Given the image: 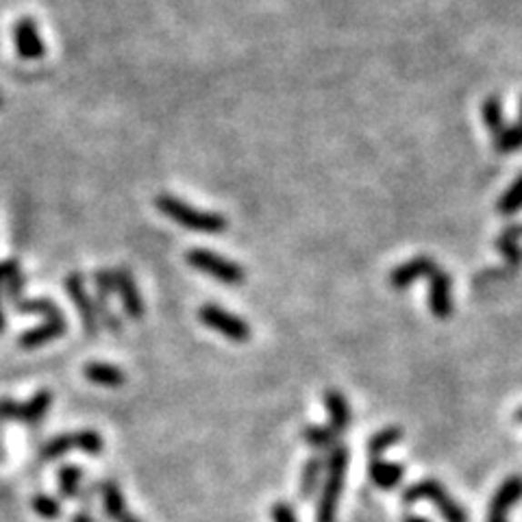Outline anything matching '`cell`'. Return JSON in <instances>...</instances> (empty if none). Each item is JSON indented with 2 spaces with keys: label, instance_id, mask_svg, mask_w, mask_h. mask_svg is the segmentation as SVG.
Returning <instances> with one entry per match:
<instances>
[{
  "label": "cell",
  "instance_id": "obj_1",
  "mask_svg": "<svg viewBox=\"0 0 522 522\" xmlns=\"http://www.w3.org/2000/svg\"><path fill=\"white\" fill-rule=\"evenodd\" d=\"M155 205L166 218H170L176 225H181L183 229L196 231V233H225L229 229V220L225 216L216 214V211H203L194 205L181 201V198L172 196V194H159L155 198Z\"/></svg>",
  "mask_w": 522,
  "mask_h": 522
},
{
  "label": "cell",
  "instance_id": "obj_2",
  "mask_svg": "<svg viewBox=\"0 0 522 522\" xmlns=\"http://www.w3.org/2000/svg\"><path fill=\"white\" fill-rule=\"evenodd\" d=\"M348 462H351L348 448L342 447V444H336L329 451V459H326V479L325 487H322L318 509H316V522H336Z\"/></svg>",
  "mask_w": 522,
  "mask_h": 522
},
{
  "label": "cell",
  "instance_id": "obj_3",
  "mask_svg": "<svg viewBox=\"0 0 522 522\" xmlns=\"http://www.w3.org/2000/svg\"><path fill=\"white\" fill-rule=\"evenodd\" d=\"M420 501H431L433 507L440 512L444 522H468V514H466V509L455 501L440 481L425 479L420 483H414V486H409L407 490L403 492L405 505H416Z\"/></svg>",
  "mask_w": 522,
  "mask_h": 522
},
{
  "label": "cell",
  "instance_id": "obj_4",
  "mask_svg": "<svg viewBox=\"0 0 522 522\" xmlns=\"http://www.w3.org/2000/svg\"><path fill=\"white\" fill-rule=\"evenodd\" d=\"M187 264L192 268L205 272V275L214 276L216 281L225 283V286H242L246 281V270L237 266L236 261L222 257L218 253L205 251V248H194L186 255Z\"/></svg>",
  "mask_w": 522,
  "mask_h": 522
},
{
  "label": "cell",
  "instance_id": "obj_5",
  "mask_svg": "<svg viewBox=\"0 0 522 522\" xmlns=\"http://www.w3.org/2000/svg\"><path fill=\"white\" fill-rule=\"evenodd\" d=\"M72 448H81L83 453L98 457L105 451V440L101 433L85 429V431H75V433H61L42 448V459L51 462V459H59L64 455H68Z\"/></svg>",
  "mask_w": 522,
  "mask_h": 522
},
{
  "label": "cell",
  "instance_id": "obj_6",
  "mask_svg": "<svg viewBox=\"0 0 522 522\" xmlns=\"http://www.w3.org/2000/svg\"><path fill=\"white\" fill-rule=\"evenodd\" d=\"M198 318L205 326L214 329L220 336H225L231 342H248L251 340V325L246 320L237 318L236 314L226 312L218 305H203Z\"/></svg>",
  "mask_w": 522,
  "mask_h": 522
},
{
  "label": "cell",
  "instance_id": "obj_7",
  "mask_svg": "<svg viewBox=\"0 0 522 522\" xmlns=\"http://www.w3.org/2000/svg\"><path fill=\"white\" fill-rule=\"evenodd\" d=\"M53 405V394L48 390L37 392L29 403H15L5 398L0 401V418L3 420H15L25 422V425H40L44 416Z\"/></svg>",
  "mask_w": 522,
  "mask_h": 522
},
{
  "label": "cell",
  "instance_id": "obj_8",
  "mask_svg": "<svg viewBox=\"0 0 522 522\" xmlns=\"http://www.w3.org/2000/svg\"><path fill=\"white\" fill-rule=\"evenodd\" d=\"M14 46L22 59H42L46 53V44L42 40V33L37 22L31 15H22L14 25Z\"/></svg>",
  "mask_w": 522,
  "mask_h": 522
},
{
  "label": "cell",
  "instance_id": "obj_9",
  "mask_svg": "<svg viewBox=\"0 0 522 522\" xmlns=\"http://www.w3.org/2000/svg\"><path fill=\"white\" fill-rule=\"evenodd\" d=\"M65 292H68L72 303H75L76 309H79L85 331L90 333V336H96L98 320L101 318H98L96 305H94L90 294L85 290V279H83L81 272H72V275L65 276Z\"/></svg>",
  "mask_w": 522,
  "mask_h": 522
},
{
  "label": "cell",
  "instance_id": "obj_10",
  "mask_svg": "<svg viewBox=\"0 0 522 522\" xmlns=\"http://www.w3.org/2000/svg\"><path fill=\"white\" fill-rule=\"evenodd\" d=\"M429 309L437 320H448L453 316V279L442 268L429 276Z\"/></svg>",
  "mask_w": 522,
  "mask_h": 522
},
{
  "label": "cell",
  "instance_id": "obj_11",
  "mask_svg": "<svg viewBox=\"0 0 522 522\" xmlns=\"http://www.w3.org/2000/svg\"><path fill=\"white\" fill-rule=\"evenodd\" d=\"M520 498H522V477L518 475L507 477V479L498 486L497 494L492 497L486 522H507L509 512H512L514 505L518 503Z\"/></svg>",
  "mask_w": 522,
  "mask_h": 522
},
{
  "label": "cell",
  "instance_id": "obj_12",
  "mask_svg": "<svg viewBox=\"0 0 522 522\" xmlns=\"http://www.w3.org/2000/svg\"><path fill=\"white\" fill-rule=\"evenodd\" d=\"M114 292H118L126 316H129L131 320H142L144 301L140 287H137L136 279H133V275L126 268L114 270Z\"/></svg>",
  "mask_w": 522,
  "mask_h": 522
},
{
  "label": "cell",
  "instance_id": "obj_13",
  "mask_svg": "<svg viewBox=\"0 0 522 522\" xmlns=\"http://www.w3.org/2000/svg\"><path fill=\"white\" fill-rule=\"evenodd\" d=\"M437 268H440V266H437L431 257H427V255H420V257L409 259L407 264L398 266V268L392 270L390 286L394 287V290H405V287H409L412 283H416L418 279L431 276Z\"/></svg>",
  "mask_w": 522,
  "mask_h": 522
},
{
  "label": "cell",
  "instance_id": "obj_14",
  "mask_svg": "<svg viewBox=\"0 0 522 522\" xmlns=\"http://www.w3.org/2000/svg\"><path fill=\"white\" fill-rule=\"evenodd\" d=\"M368 475L376 487H381V490H394V487L405 479V466L386 462L383 457H372Z\"/></svg>",
  "mask_w": 522,
  "mask_h": 522
},
{
  "label": "cell",
  "instance_id": "obj_15",
  "mask_svg": "<svg viewBox=\"0 0 522 522\" xmlns=\"http://www.w3.org/2000/svg\"><path fill=\"white\" fill-rule=\"evenodd\" d=\"M98 490H101V497H103L105 514H107L111 520L114 522H129L133 518V514H129V509H126L125 494H122L118 483L103 481L101 486H98Z\"/></svg>",
  "mask_w": 522,
  "mask_h": 522
},
{
  "label": "cell",
  "instance_id": "obj_16",
  "mask_svg": "<svg viewBox=\"0 0 522 522\" xmlns=\"http://www.w3.org/2000/svg\"><path fill=\"white\" fill-rule=\"evenodd\" d=\"M325 409L329 414V427L340 436L351 425V405L344 398L342 392L329 390L325 394Z\"/></svg>",
  "mask_w": 522,
  "mask_h": 522
},
{
  "label": "cell",
  "instance_id": "obj_17",
  "mask_svg": "<svg viewBox=\"0 0 522 522\" xmlns=\"http://www.w3.org/2000/svg\"><path fill=\"white\" fill-rule=\"evenodd\" d=\"M65 333V320H46L44 325L35 326V329H29L20 336V346L22 348H37L42 344L59 340Z\"/></svg>",
  "mask_w": 522,
  "mask_h": 522
},
{
  "label": "cell",
  "instance_id": "obj_18",
  "mask_svg": "<svg viewBox=\"0 0 522 522\" xmlns=\"http://www.w3.org/2000/svg\"><path fill=\"white\" fill-rule=\"evenodd\" d=\"M83 376L101 387H122L126 381L125 370H120L118 366L105 364V362L85 364V368H83Z\"/></svg>",
  "mask_w": 522,
  "mask_h": 522
},
{
  "label": "cell",
  "instance_id": "obj_19",
  "mask_svg": "<svg viewBox=\"0 0 522 522\" xmlns=\"http://www.w3.org/2000/svg\"><path fill=\"white\" fill-rule=\"evenodd\" d=\"M0 275H3V286L7 287V296L11 303L25 296V275H22L18 259L3 261L0 264Z\"/></svg>",
  "mask_w": 522,
  "mask_h": 522
},
{
  "label": "cell",
  "instance_id": "obj_20",
  "mask_svg": "<svg viewBox=\"0 0 522 522\" xmlns=\"http://www.w3.org/2000/svg\"><path fill=\"white\" fill-rule=\"evenodd\" d=\"M520 237H522V225L509 226L507 231H503V236L497 240V248L503 253L505 261L514 268L522 266V248H520Z\"/></svg>",
  "mask_w": 522,
  "mask_h": 522
},
{
  "label": "cell",
  "instance_id": "obj_21",
  "mask_svg": "<svg viewBox=\"0 0 522 522\" xmlns=\"http://www.w3.org/2000/svg\"><path fill=\"white\" fill-rule=\"evenodd\" d=\"M14 305L15 309L22 314H37V316H46V320H61L64 314H61L59 305L48 301V298H18Z\"/></svg>",
  "mask_w": 522,
  "mask_h": 522
},
{
  "label": "cell",
  "instance_id": "obj_22",
  "mask_svg": "<svg viewBox=\"0 0 522 522\" xmlns=\"http://www.w3.org/2000/svg\"><path fill=\"white\" fill-rule=\"evenodd\" d=\"M522 148V122L518 120L514 126H505L501 133L494 136V151L501 155L516 153Z\"/></svg>",
  "mask_w": 522,
  "mask_h": 522
},
{
  "label": "cell",
  "instance_id": "obj_23",
  "mask_svg": "<svg viewBox=\"0 0 522 522\" xmlns=\"http://www.w3.org/2000/svg\"><path fill=\"white\" fill-rule=\"evenodd\" d=\"M481 115H483V122H486L487 129L492 131V136H497V133H501L505 126V114H503V105H501V98L498 96H490L483 101V107H481Z\"/></svg>",
  "mask_w": 522,
  "mask_h": 522
},
{
  "label": "cell",
  "instance_id": "obj_24",
  "mask_svg": "<svg viewBox=\"0 0 522 522\" xmlns=\"http://www.w3.org/2000/svg\"><path fill=\"white\" fill-rule=\"evenodd\" d=\"M59 492L64 498H76L81 494L83 470L79 466H64L59 470Z\"/></svg>",
  "mask_w": 522,
  "mask_h": 522
},
{
  "label": "cell",
  "instance_id": "obj_25",
  "mask_svg": "<svg viewBox=\"0 0 522 522\" xmlns=\"http://www.w3.org/2000/svg\"><path fill=\"white\" fill-rule=\"evenodd\" d=\"M401 440H403V431L397 429V427H387V429L375 433L368 442L370 457H381L387 448H392L394 444H398Z\"/></svg>",
  "mask_w": 522,
  "mask_h": 522
},
{
  "label": "cell",
  "instance_id": "obj_26",
  "mask_svg": "<svg viewBox=\"0 0 522 522\" xmlns=\"http://www.w3.org/2000/svg\"><path fill=\"white\" fill-rule=\"evenodd\" d=\"M520 209H522V175L509 186V190L505 192L497 203V211L501 216H514L518 214Z\"/></svg>",
  "mask_w": 522,
  "mask_h": 522
},
{
  "label": "cell",
  "instance_id": "obj_27",
  "mask_svg": "<svg viewBox=\"0 0 522 522\" xmlns=\"http://www.w3.org/2000/svg\"><path fill=\"white\" fill-rule=\"evenodd\" d=\"M303 436L305 442H307L309 447L318 448V451H322V448H329L331 451L337 444V433L333 431L331 427H307V429L303 431Z\"/></svg>",
  "mask_w": 522,
  "mask_h": 522
},
{
  "label": "cell",
  "instance_id": "obj_28",
  "mask_svg": "<svg viewBox=\"0 0 522 522\" xmlns=\"http://www.w3.org/2000/svg\"><path fill=\"white\" fill-rule=\"evenodd\" d=\"M320 472H322V459L318 457L309 459L301 475V498H312L316 486H318L320 481Z\"/></svg>",
  "mask_w": 522,
  "mask_h": 522
},
{
  "label": "cell",
  "instance_id": "obj_29",
  "mask_svg": "<svg viewBox=\"0 0 522 522\" xmlns=\"http://www.w3.org/2000/svg\"><path fill=\"white\" fill-rule=\"evenodd\" d=\"M31 507H33V512H35L37 516H42V518H46V520H55L61 516L59 501L57 498L48 497V494H37V497H33Z\"/></svg>",
  "mask_w": 522,
  "mask_h": 522
},
{
  "label": "cell",
  "instance_id": "obj_30",
  "mask_svg": "<svg viewBox=\"0 0 522 522\" xmlns=\"http://www.w3.org/2000/svg\"><path fill=\"white\" fill-rule=\"evenodd\" d=\"M272 522H298V518L287 503H275L272 505Z\"/></svg>",
  "mask_w": 522,
  "mask_h": 522
},
{
  "label": "cell",
  "instance_id": "obj_31",
  "mask_svg": "<svg viewBox=\"0 0 522 522\" xmlns=\"http://www.w3.org/2000/svg\"><path fill=\"white\" fill-rule=\"evenodd\" d=\"M70 522H96V520H94L92 516L87 514V512H79V514L72 516V520H70Z\"/></svg>",
  "mask_w": 522,
  "mask_h": 522
},
{
  "label": "cell",
  "instance_id": "obj_32",
  "mask_svg": "<svg viewBox=\"0 0 522 522\" xmlns=\"http://www.w3.org/2000/svg\"><path fill=\"white\" fill-rule=\"evenodd\" d=\"M0 287H3V275H0ZM5 331V314H3V301H0V333Z\"/></svg>",
  "mask_w": 522,
  "mask_h": 522
},
{
  "label": "cell",
  "instance_id": "obj_33",
  "mask_svg": "<svg viewBox=\"0 0 522 522\" xmlns=\"http://www.w3.org/2000/svg\"><path fill=\"white\" fill-rule=\"evenodd\" d=\"M403 522H429L427 518H422V516H414V514H407L403 518Z\"/></svg>",
  "mask_w": 522,
  "mask_h": 522
},
{
  "label": "cell",
  "instance_id": "obj_34",
  "mask_svg": "<svg viewBox=\"0 0 522 522\" xmlns=\"http://www.w3.org/2000/svg\"><path fill=\"white\" fill-rule=\"evenodd\" d=\"M516 420H518V422H522V407L518 409V412H516Z\"/></svg>",
  "mask_w": 522,
  "mask_h": 522
},
{
  "label": "cell",
  "instance_id": "obj_35",
  "mask_svg": "<svg viewBox=\"0 0 522 522\" xmlns=\"http://www.w3.org/2000/svg\"><path fill=\"white\" fill-rule=\"evenodd\" d=\"M129 522H142V520H140V518H136V516H133V518H131Z\"/></svg>",
  "mask_w": 522,
  "mask_h": 522
},
{
  "label": "cell",
  "instance_id": "obj_36",
  "mask_svg": "<svg viewBox=\"0 0 522 522\" xmlns=\"http://www.w3.org/2000/svg\"><path fill=\"white\" fill-rule=\"evenodd\" d=\"M520 122H522V98H520Z\"/></svg>",
  "mask_w": 522,
  "mask_h": 522
},
{
  "label": "cell",
  "instance_id": "obj_37",
  "mask_svg": "<svg viewBox=\"0 0 522 522\" xmlns=\"http://www.w3.org/2000/svg\"><path fill=\"white\" fill-rule=\"evenodd\" d=\"M0 107H3V96H0Z\"/></svg>",
  "mask_w": 522,
  "mask_h": 522
}]
</instances>
